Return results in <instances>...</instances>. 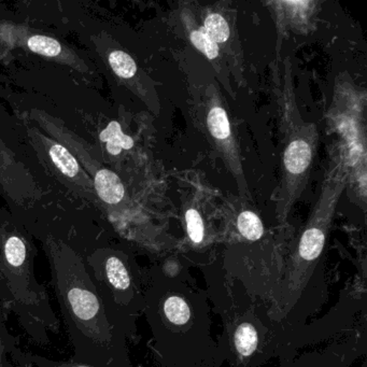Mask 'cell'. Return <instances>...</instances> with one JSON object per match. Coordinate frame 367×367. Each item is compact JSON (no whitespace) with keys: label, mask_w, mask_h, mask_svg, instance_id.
I'll list each match as a JSON object with an SVG mask.
<instances>
[{"label":"cell","mask_w":367,"mask_h":367,"mask_svg":"<svg viewBox=\"0 0 367 367\" xmlns=\"http://www.w3.org/2000/svg\"><path fill=\"white\" fill-rule=\"evenodd\" d=\"M283 92L284 148L282 179L277 199V218L283 222L306 188L307 180L317 149L318 129L313 123L301 118L286 77Z\"/></svg>","instance_id":"1"},{"label":"cell","mask_w":367,"mask_h":367,"mask_svg":"<svg viewBox=\"0 0 367 367\" xmlns=\"http://www.w3.org/2000/svg\"><path fill=\"white\" fill-rule=\"evenodd\" d=\"M192 95L195 121L199 129L236 180L241 196H249L238 141L218 89L213 82H207L201 86H193Z\"/></svg>","instance_id":"2"},{"label":"cell","mask_w":367,"mask_h":367,"mask_svg":"<svg viewBox=\"0 0 367 367\" xmlns=\"http://www.w3.org/2000/svg\"><path fill=\"white\" fill-rule=\"evenodd\" d=\"M348 178L347 161L341 156L335 160L334 165H331L322 184L319 198L306 228L303 231L296 254L301 264H311L321 256L337 203L347 186Z\"/></svg>","instance_id":"3"},{"label":"cell","mask_w":367,"mask_h":367,"mask_svg":"<svg viewBox=\"0 0 367 367\" xmlns=\"http://www.w3.org/2000/svg\"><path fill=\"white\" fill-rule=\"evenodd\" d=\"M201 26L216 44L228 69L238 80L243 78V57L238 35L231 22L230 11L221 5L201 8Z\"/></svg>","instance_id":"4"},{"label":"cell","mask_w":367,"mask_h":367,"mask_svg":"<svg viewBox=\"0 0 367 367\" xmlns=\"http://www.w3.org/2000/svg\"><path fill=\"white\" fill-rule=\"evenodd\" d=\"M179 21L186 33V37L190 40L192 46L201 52L208 61L213 66L214 71H216L218 77L221 79L222 84L224 88L230 92L231 84L228 78V66L222 57L221 53L218 51L216 44L212 41L211 38L206 33L201 24H199L197 19L195 18L191 8L181 7L179 10Z\"/></svg>","instance_id":"5"},{"label":"cell","mask_w":367,"mask_h":367,"mask_svg":"<svg viewBox=\"0 0 367 367\" xmlns=\"http://www.w3.org/2000/svg\"><path fill=\"white\" fill-rule=\"evenodd\" d=\"M95 188L101 201L116 205L124 198L125 188L118 175L109 169H101L95 176Z\"/></svg>","instance_id":"6"},{"label":"cell","mask_w":367,"mask_h":367,"mask_svg":"<svg viewBox=\"0 0 367 367\" xmlns=\"http://www.w3.org/2000/svg\"><path fill=\"white\" fill-rule=\"evenodd\" d=\"M99 139L107 144V151L112 156H118L122 150H131L134 146V140L131 136L125 135L121 125L112 121L101 131Z\"/></svg>","instance_id":"7"},{"label":"cell","mask_w":367,"mask_h":367,"mask_svg":"<svg viewBox=\"0 0 367 367\" xmlns=\"http://www.w3.org/2000/svg\"><path fill=\"white\" fill-rule=\"evenodd\" d=\"M51 160L55 166L69 178L76 177L79 173V165L77 160L66 149L65 146L59 144H52L49 149Z\"/></svg>","instance_id":"8"},{"label":"cell","mask_w":367,"mask_h":367,"mask_svg":"<svg viewBox=\"0 0 367 367\" xmlns=\"http://www.w3.org/2000/svg\"><path fill=\"white\" fill-rule=\"evenodd\" d=\"M106 278L110 286L116 290H127L131 286V277L124 263L116 256L108 258L105 263Z\"/></svg>","instance_id":"9"},{"label":"cell","mask_w":367,"mask_h":367,"mask_svg":"<svg viewBox=\"0 0 367 367\" xmlns=\"http://www.w3.org/2000/svg\"><path fill=\"white\" fill-rule=\"evenodd\" d=\"M110 67L121 79L131 80L137 76L138 67L131 55L123 51H112L108 57Z\"/></svg>","instance_id":"10"},{"label":"cell","mask_w":367,"mask_h":367,"mask_svg":"<svg viewBox=\"0 0 367 367\" xmlns=\"http://www.w3.org/2000/svg\"><path fill=\"white\" fill-rule=\"evenodd\" d=\"M237 228L239 233L250 241H258L264 234V226L261 218L258 214L250 210H245L239 213L237 218Z\"/></svg>","instance_id":"11"},{"label":"cell","mask_w":367,"mask_h":367,"mask_svg":"<svg viewBox=\"0 0 367 367\" xmlns=\"http://www.w3.org/2000/svg\"><path fill=\"white\" fill-rule=\"evenodd\" d=\"M237 351L241 356H250L258 346V334L256 328L249 323H241L234 335Z\"/></svg>","instance_id":"12"},{"label":"cell","mask_w":367,"mask_h":367,"mask_svg":"<svg viewBox=\"0 0 367 367\" xmlns=\"http://www.w3.org/2000/svg\"><path fill=\"white\" fill-rule=\"evenodd\" d=\"M164 313L171 323L186 324L190 319V308L186 301L178 296L169 298L164 304Z\"/></svg>","instance_id":"13"},{"label":"cell","mask_w":367,"mask_h":367,"mask_svg":"<svg viewBox=\"0 0 367 367\" xmlns=\"http://www.w3.org/2000/svg\"><path fill=\"white\" fill-rule=\"evenodd\" d=\"M27 46L31 52L36 54L44 55L46 57H55L61 54V46L57 40L46 36H31L27 40Z\"/></svg>","instance_id":"14"},{"label":"cell","mask_w":367,"mask_h":367,"mask_svg":"<svg viewBox=\"0 0 367 367\" xmlns=\"http://www.w3.org/2000/svg\"><path fill=\"white\" fill-rule=\"evenodd\" d=\"M5 256L11 266L19 267L24 264L26 258V247L22 239L10 237L5 246Z\"/></svg>","instance_id":"15"},{"label":"cell","mask_w":367,"mask_h":367,"mask_svg":"<svg viewBox=\"0 0 367 367\" xmlns=\"http://www.w3.org/2000/svg\"><path fill=\"white\" fill-rule=\"evenodd\" d=\"M186 230L193 243H201L203 239V222L201 214L195 208L186 211Z\"/></svg>","instance_id":"16"},{"label":"cell","mask_w":367,"mask_h":367,"mask_svg":"<svg viewBox=\"0 0 367 367\" xmlns=\"http://www.w3.org/2000/svg\"><path fill=\"white\" fill-rule=\"evenodd\" d=\"M320 356H317L315 358V360H313V366H306V365L303 364V361H301L300 363H298L296 365H293L294 367H328L326 366V365L328 364V358H323V360L321 361V363H320L319 366H316V364H317L318 360H319Z\"/></svg>","instance_id":"17"}]
</instances>
